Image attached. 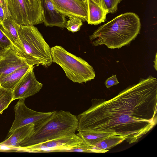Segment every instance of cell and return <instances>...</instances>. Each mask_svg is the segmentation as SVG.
<instances>
[{"instance_id":"cell-14","label":"cell","mask_w":157,"mask_h":157,"mask_svg":"<svg viewBox=\"0 0 157 157\" xmlns=\"http://www.w3.org/2000/svg\"><path fill=\"white\" fill-rule=\"evenodd\" d=\"M35 125L31 124L18 128L10 134L8 138L0 143V146L17 147L24 140L30 136L34 131Z\"/></svg>"},{"instance_id":"cell-20","label":"cell","mask_w":157,"mask_h":157,"mask_svg":"<svg viewBox=\"0 0 157 157\" xmlns=\"http://www.w3.org/2000/svg\"><path fill=\"white\" fill-rule=\"evenodd\" d=\"M12 44L0 28V56L6 50L12 48Z\"/></svg>"},{"instance_id":"cell-21","label":"cell","mask_w":157,"mask_h":157,"mask_svg":"<svg viewBox=\"0 0 157 157\" xmlns=\"http://www.w3.org/2000/svg\"><path fill=\"white\" fill-rule=\"evenodd\" d=\"M108 10L109 13H113L117 12L118 4L122 0H104Z\"/></svg>"},{"instance_id":"cell-2","label":"cell","mask_w":157,"mask_h":157,"mask_svg":"<svg viewBox=\"0 0 157 157\" xmlns=\"http://www.w3.org/2000/svg\"><path fill=\"white\" fill-rule=\"evenodd\" d=\"M141 28L138 16L127 12L100 26L89 38L93 46L104 44L109 48H119L135 39Z\"/></svg>"},{"instance_id":"cell-16","label":"cell","mask_w":157,"mask_h":157,"mask_svg":"<svg viewBox=\"0 0 157 157\" xmlns=\"http://www.w3.org/2000/svg\"><path fill=\"white\" fill-rule=\"evenodd\" d=\"M20 27L10 17L5 19L0 25L1 30L12 44L18 38Z\"/></svg>"},{"instance_id":"cell-11","label":"cell","mask_w":157,"mask_h":157,"mask_svg":"<svg viewBox=\"0 0 157 157\" xmlns=\"http://www.w3.org/2000/svg\"><path fill=\"white\" fill-rule=\"evenodd\" d=\"M29 65L12 48L0 56V75L9 74Z\"/></svg>"},{"instance_id":"cell-24","label":"cell","mask_w":157,"mask_h":157,"mask_svg":"<svg viewBox=\"0 0 157 157\" xmlns=\"http://www.w3.org/2000/svg\"><path fill=\"white\" fill-rule=\"evenodd\" d=\"M0 4L2 6L5 11L7 18L10 17V14L8 10L5 0H0Z\"/></svg>"},{"instance_id":"cell-8","label":"cell","mask_w":157,"mask_h":157,"mask_svg":"<svg viewBox=\"0 0 157 157\" xmlns=\"http://www.w3.org/2000/svg\"><path fill=\"white\" fill-rule=\"evenodd\" d=\"M82 139L75 133L38 144L25 146L27 152H65L84 144Z\"/></svg>"},{"instance_id":"cell-4","label":"cell","mask_w":157,"mask_h":157,"mask_svg":"<svg viewBox=\"0 0 157 157\" xmlns=\"http://www.w3.org/2000/svg\"><path fill=\"white\" fill-rule=\"evenodd\" d=\"M78 123L77 116L70 112L54 111L48 117L35 126L33 133L19 146H33L75 133Z\"/></svg>"},{"instance_id":"cell-7","label":"cell","mask_w":157,"mask_h":157,"mask_svg":"<svg viewBox=\"0 0 157 157\" xmlns=\"http://www.w3.org/2000/svg\"><path fill=\"white\" fill-rule=\"evenodd\" d=\"M25 99H19L14 107L15 118L8 135L15 129L29 124H33L36 126L52 113V112H37L28 108L25 104Z\"/></svg>"},{"instance_id":"cell-22","label":"cell","mask_w":157,"mask_h":157,"mask_svg":"<svg viewBox=\"0 0 157 157\" xmlns=\"http://www.w3.org/2000/svg\"><path fill=\"white\" fill-rule=\"evenodd\" d=\"M119 83L116 75H113L111 77L108 78L105 82V86L107 88Z\"/></svg>"},{"instance_id":"cell-15","label":"cell","mask_w":157,"mask_h":157,"mask_svg":"<svg viewBox=\"0 0 157 157\" xmlns=\"http://www.w3.org/2000/svg\"><path fill=\"white\" fill-rule=\"evenodd\" d=\"M30 65L22 67L9 74L0 75V86L13 90L26 73L32 68Z\"/></svg>"},{"instance_id":"cell-3","label":"cell","mask_w":157,"mask_h":157,"mask_svg":"<svg viewBox=\"0 0 157 157\" xmlns=\"http://www.w3.org/2000/svg\"><path fill=\"white\" fill-rule=\"evenodd\" d=\"M12 48L30 66L48 67L52 63L51 48L34 25H20Z\"/></svg>"},{"instance_id":"cell-19","label":"cell","mask_w":157,"mask_h":157,"mask_svg":"<svg viewBox=\"0 0 157 157\" xmlns=\"http://www.w3.org/2000/svg\"><path fill=\"white\" fill-rule=\"evenodd\" d=\"M66 28L69 31L75 33L79 31L83 24L82 20L79 17L73 15L69 16Z\"/></svg>"},{"instance_id":"cell-6","label":"cell","mask_w":157,"mask_h":157,"mask_svg":"<svg viewBox=\"0 0 157 157\" xmlns=\"http://www.w3.org/2000/svg\"><path fill=\"white\" fill-rule=\"evenodd\" d=\"M10 17L20 25L43 23L40 0H5Z\"/></svg>"},{"instance_id":"cell-13","label":"cell","mask_w":157,"mask_h":157,"mask_svg":"<svg viewBox=\"0 0 157 157\" xmlns=\"http://www.w3.org/2000/svg\"><path fill=\"white\" fill-rule=\"evenodd\" d=\"M88 23L97 25L104 22L108 10L104 0H87Z\"/></svg>"},{"instance_id":"cell-1","label":"cell","mask_w":157,"mask_h":157,"mask_svg":"<svg viewBox=\"0 0 157 157\" xmlns=\"http://www.w3.org/2000/svg\"><path fill=\"white\" fill-rule=\"evenodd\" d=\"M92 105L77 116V131L124 138L137 142L157 123V79L141 78L109 100L92 99Z\"/></svg>"},{"instance_id":"cell-10","label":"cell","mask_w":157,"mask_h":157,"mask_svg":"<svg viewBox=\"0 0 157 157\" xmlns=\"http://www.w3.org/2000/svg\"><path fill=\"white\" fill-rule=\"evenodd\" d=\"M57 11L69 17L75 16L83 21L88 20L87 4L79 0H51Z\"/></svg>"},{"instance_id":"cell-5","label":"cell","mask_w":157,"mask_h":157,"mask_svg":"<svg viewBox=\"0 0 157 157\" xmlns=\"http://www.w3.org/2000/svg\"><path fill=\"white\" fill-rule=\"evenodd\" d=\"M51 51L52 63L59 65L67 77L73 82L86 83L95 77L93 67L82 58L68 52L61 46L53 47Z\"/></svg>"},{"instance_id":"cell-12","label":"cell","mask_w":157,"mask_h":157,"mask_svg":"<svg viewBox=\"0 0 157 157\" xmlns=\"http://www.w3.org/2000/svg\"><path fill=\"white\" fill-rule=\"evenodd\" d=\"M43 11V23L46 26L66 27V16L55 9L51 0H40Z\"/></svg>"},{"instance_id":"cell-25","label":"cell","mask_w":157,"mask_h":157,"mask_svg":"<svg viewBox=\"0 0 157 157\" xmlns=\"http://www.w3.org/2000/svg\"><path fill=\"white\" fill-rule=\"evenodd\" d=\"M79 0L84 2V3H87V0Z\"/></svg>"},{"instance_id":"cell-23","label":"cell","mask_w":157,"mask_h":157,"mask_svg":"<svg viewBox=\"0 0 157 157\" xmlns=\"http://www.w3.org/2000/svg\"><path fill=\"white\" fill-rule=\"evenodd\" d=\"M7 17L4 9L2 5L0 4V25L2 21Z\"/></svg>"},{"instance_id":"cell-17","label":"cell","mask_w":157,"mask_h":157,"mask_svg":"<svg viewBox=\"0 0 157 157\" xmlns=\"http://www.w3.org/2000/svg\"><path fill=\"white\" fill-rule=\"evenodd\" d=\"M124 138L111 136L96 143L94 145V153H105L125 140Z\"/></svg>"},{"instance_id":"cell-9","label":"cell","mask_w":157,"mask_h":157,"mask_svg":"<svg viewBox=\"0 0 157 157\" xmlns=\"http://www.w3.org/2000/svg\"><path fill=\"white\" fill-rule=\"evenodd\" d=\"M34 67L26 73L13 90V101L25 99L37 93L42 88L43 85L36 79Z\"/></svg>"},{"instance_id":"cell-18","label":"cell","mask_w":157,"mask_h":157,"mask_svg":"<svg viewBox=\"0 0 157 157\" xmlns=\"http://www.w3.org/2000/svg\"><path fill=\"white\" fill-rule=\"evenodd\" d=\"M13 90L0 86V114L6 109L13 101Z\"/></svg>"}]
</instances>
